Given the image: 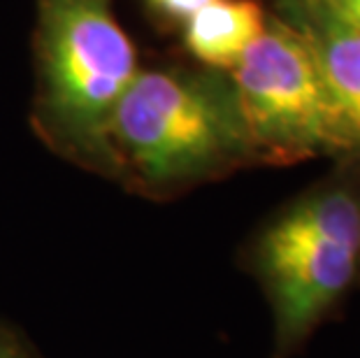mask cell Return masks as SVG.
<instances>
[{
	"instance_id": "cell-1",
	"label": "cell",
	"mask_w": 360,
	"mask_h": 358,
	"mask_svg": "<svg viewBox=\"0 0 360 358\" xmlns=\"http://www.w3.org/2000/svg\"><path fill=\"white\" fill-rule=\"evenodd\" d=\"M107 151L163 191L256 156L233 84L170 70L135 75L114 110Z\"/></svg>"
},
{
	"instance_id": "cell-2",
	"label": "cell",
	"mask_w": 360,
	"mask_h": 358,
	"mask_svg": "<svg viewBox=\"0 0 360 358\" xmlns=\"http://www.w3.org/2000/svg\"><path fill=\"white\" fill-rule=\"evenodd\" d=\"M247 265L272 309V358L293 356L360 277V188L300 196L258 233Z\"/></svg>"
},
{
	"instance_id": "cell-3",
	"label": "cell",
	"mask_w": 360,
	"mask_h": 358,
	"mask_svg": "<svg viewBox=\"0 0 360 358\" xmlns=\"http://www.w3.org/2000/svg\"><path fill=\"white\" fill-rule=\"evenodd\" d=\"M47 117L84 154H107V133L137 75L130 37L103 0H47L42 17Z\"/></svg>"
},
{
	"instance_id": "cell-4",
	"label": "cell",
	"mask_w": 360,
	"mask_h": 358,
	"mask_svg": "<svg viewBox=\"0 0 360 358\" xmlns=\"http://www.w3.org/2000/svg\"><path fill=\"white\" fill-rule=\"evenodd\" d=\"M233 70L235 101L256 156L277 163L354 156L316 60L286 21L267 24Z\"/></svg>"
},
{
	"instance_id": "cell-5",
	"label": "cell",
	"mask_w": 360,
	"mask_h": 358,
	"mask_svg": "<svg viewBox=\"0 0 360 358\" xmlns=\"http://www.w3.org/2000/svg\"><path fill=\"white\" fill-rule=\"evenodd\" d=\"M286 24L307 42L354 156H360V26L328 0H286Z\"/></svg>"
},
{
	"instance_id": "cell-6",
	"label": "cell",
	"mask_w": 360,
	"mask_h": 358,
	"mask_svg": "<svg viewBox=\"0 0 360 358\" xmlns=\"http://www.w3.org/2000/svg\"><path fill=\"white\" fill-rule=\"evenodd\" d=\"M265 28V12L256 0H212L186 19L184 40L202 63L235 68Z\"/></svg>"
},
{
	"instance_id": "cell-7",
	"label": "cell",
	"mask_w": 360,
	"mask_h": 358,
	"mask_svg": "<svg viewBox=\"0 0 360 358\" xmlns=\"http://www.w3.org/2000/svg\"><path fill=\"white\" fill-rule=\"evenodd\" d=\"M0 358H37L30 345L17 331L0 321Z\"/></svg>"
},
{
	"instance_id": "cell-8",
	"label": "cell",
	"mask_w": 360,
	"mask_h": 358,
	"mask_svg": "<svg viewBox=\"0 0 360 358\" xmlns=\"http://www.w3.org/2000/svg\"><path fill=\"white\" fill-rule=\"evenodd\" d=\"M149 3L154 5L158 12H163L165 17L186 21L188 17H193L198 10H202L207 3H212V0H149Z\"/></svg>"
},
{
	"instance_id": "cell-9",
	"label": "cell",
	"mask_w": 360,
	"mask_h": 358,
	"mask_svg": "<svg viewBox=\"0 0 360 358\" xmlns=\"http://www.w3.org/2000/svg\"><path fill=\"white\" fill-rule=\"evenodd\" d=\"M335 10H340L344 17L360 26V0H328Z\"/></svg>"
}]
</instances>
